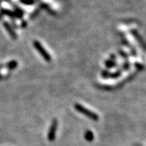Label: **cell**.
<instances>
[{"label":"cell","instance_id":"7","mask_svg":"<svg viewBox=\"0 0 146 146\" xmlns=\"http://www.w3.org/2000/svg\"><path fill=\"white\" fill-rule=\"evenodd\" d=\"M106 64H107V66H108V67H111V66H113V63L111 61H108L107 63H106Z\"/></svg>","mask_w":146,"mask_h":146},{"label":"cell","instance_id":"5","mask_svg":"<svg viewBox=\"0 0 146 146\" xmlns=\"http://www.w3.org/2000/svg\"><path fill=\"white\" fill-rule=\"evenodd\" d=\"M93 138H94V135H93L92 131H87L85 133V139L88 141H92Z\"/></svg>","mask_w":146,"mask_h":146},{"label":"cell","instance_id":"4","mask_svg":"<svg viewBox=\"0 0 146 146\" xmlns=\"http://www.w3.org/2000/svg\"><path fill=\"white\" fill-rule=\"evenodd\" d=\"M4 26H5V27L6 30L8 31V32L10 34V35H11V36L12 37H13V38H14V39L17 38V35H16V34H15V33H14V30L12 29V28L11 27V26H10L9 25H8V23H4Z\"/></svg>","mask_w":146,"mask_h":146},{"label":"cell","instance_id":"2","mask_svg":"<svg viewBox=\"0 0 146 146\" xmlns=\"http://www.w3.org/2000/svg\"><path fill=\"white\" fill-rule=\"evenodd\" d=\"M34 46H35V47L36 48V50L40 52V54L43 57V58L46 60V61H50L51 60L50 55L48 54L47 51H46V49L42 47V45H41L38 41H35V42H34Z\"/></svg>","mask_w":146,"mask_h":146},{"label":"cell","instance_id":"1","mask_svg":"<svg viewBox=\"0 0 146 146\" xmlns=\"http://www.w3.org/2000/svg\"><path fill=\"white\" fill-rule=\"evenodd\" d=\"M75 108L78 111L81 113L84 114L85 115L88 116L89 118H90V119H92V120L97 121V120L98 119V116L96 115L95 113L92 112L91 110H90L87 109V108H85L84 106L81 105V104H75Z\"/></svg>","mask_w":146,"mask_h":146},{"label":"cell","instance_id":"3","mask_svg":"<svg viewBox=\"0 0 146 146\" xmlns=\"http://www.w3.org/2000/svg\"><path fill=\"white\" fill-rule=\"evenodd\" d=\"M57 127H58V121L57 120H53L52 121V125H51L50 130H49V132H48V139L50 141L54 140V137H55V133H56V130H57Z\"/></svg>","mask_w":146,"mask_h":146},{"label":"cell","instance_id":"6","mask_svg":"<svg viewBox=\"0 0 146 146\" xmlns=\"http://www.w3.org/2000/svg\"><path fill=\"white\" fill-rule=\"evenodd\" d=\"M17 63L16 61H11V63L8 64V67L10 69H14V68H15L17 66Z\"/></svg>","mask_w":146,"mask_h":146}]
</instances>
